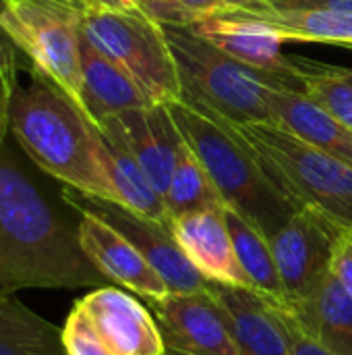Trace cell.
Here are the masks:
<instances>
[{"label": "cell", "instance_id": "37", "mask_svg": "<svg viewBox=\"0 0 352 355\" xmlns=\"http://www.w3.org/2000/svg\"><path fill=\"white\" fill-rule=\"evenodd\" d=\"M166 355H168V354H166Z\"/></svg>", "mask_w": 352, "mask_h": 355}, {"label": "cell", "instance_id": "15", "mask_svg": "<svg viewBox=\"0 0 352 355\" xmlns=\"http://www.w3.org/2000/svg\"><path fill=\"white\" fill-rule=\"evenodd\" d=\"M224 210L226 208L178 216L170 225L172 235L205 281L251 289L239 264Z\"/></svg>", "mask_w": 352, "mask_h": 355}, {"label": "cell", "instance_id": "20", "mask_svg": "<svg viewBox=\"0 0 352 355\" xmlns=\"http://www.w3.org/2000/svg\"><path fill=\"white\" fill-rule=\"evenodd\" d=\"M288 312L317 343L336 355H352V297L334 275Z\"/></svg>", "mask_w": 352, "mask_h": 355}, {"label": "cell", "instance_id": "36", "mask_svg": "<svg viewBox=\"0 0 352 355\" xmlns=\"http://www.w3.org/2000/svg\"><path fill=\"white\" fill-rule=\"evenodd\" d=\"M164 355H166V354H164Z\"/></svg>", "mask_w": 352, "mask_h": 355}, {"label": "cell", "instance_id": "19", "mask_svg": "<svg viewBox=\"0 0 352 355\" xmlns=\"http://www.w3.org/2000/svg\"><path fill=\"white\" fill-rule=\"evenodd\" d=\"M266 98L280 123H284L309 144L352 166V129L349 125L299 92L268 87Z\"/></svg>", "mask_w": 352, "mask_h": 355}, {"label": "cell", "instance_id": "33", "mask_svg": "<svg viewBox=\"0 0 352 355\" xmlns=\"http://www.w3.org/2000/svg\"><path fill=\"white\" fill-rule=\"evenodd\" d=\"M8 110H10V102H6L0 96V144L4 141V137L8 133Z\"/></svg>", "mask_w": 352, "mask_h": 355}, {"label": "cell", "instance_id": "13", "mask_svg": "<svg viewBox=\"0 0 352 355\" xmlns=\"http://www.w3.org/2000/svg\"><path fill=\"white\" fill-rule=\"evenodd\" d=\"M100 127L110 129L122 139L151 185L164 196L183 144V135L168 106L160 104L124 110L112 119H106Z\"/></svg>", "mask_w": 352, "mask_h": 355}, {"label": "cell", "instance_id": "21", "mask_svg": "<svg viewBox=\"0 0 352 355\" xmlns=\"http://www.w3.org/2000/svg\"><path fill=\"white\" fill-rule=\"evenodd\" d=\"M226 225L234 243V252L245 277L251 283V289L259 293L270 306L280 310H290V302L280 279L270 241L261 235L251 223H247L239 212L226 208L224 210Z\"/></svg>", "mask_w": 352, "mask_h": 355}, {"label": "cell", "instance_id": "5", "mask_svg": "<svg viewBox=\"0 0 352 355\" xmlns=\"http://www.w3.org/2000/svg\"><path fill=\"white\" fill-rule=\"evenodd\" d=\"M234 127L297 208H315L352 229L351 164L309 144L280 121Z\"/></svg>", "mask_w": 352, "mask_h": 355}, {"label": "cell", "instance_id": "27", "mask_svg": "<svg viewBox=\"0 0 352 355\" xmlns=\"http://www.w3.org/2000/svg\"><path fill=\"white\" fill-rule=\"evenodd\" d=\"M19 48L12 42V37L6 33V29L0 23V96L10 102L15 89L19 87L17 83V73H19Z\"/></svg>", "mask_w": 352, "mask_h": 355}, {"label": "cell", "instance_id": "24", "mask_svg": "<svg viewBox=\"0 0 352 355\" xmlns=\"http://www.w3.org/2000/svg\"><path fill=\"white\" fill-rule=\"evenodd\" d=\"M162 198L172 220L193 212L226 208L210 173L205 171V166L195 156V152L187 146L185 139L178 148L172 179Z\"/></svg>", "mask_w": 352, "mask_h": 355}, {"label": "cell", "instance_id": "2", "mask_svg": "<svg viewBox=\"0 0 352 355\" xmlns=\"http://www.w3.org/2000/svg\"><path fill=\"white\" fill-rule=\"evenodd\" d=\"M8 133L37 168L64 187L116 202L100 160V127L48 77L31 73V85L15 89Z\"/></svg>", "mask_w": 352, "mask_h": 355}, {"label": "cell", "instance_id": "22", "mask_svg": "<svg viewBox=\"0 0 352 355\" xmlns=\"http://www.w3.org/2000/svg\"><path fill=\"white\" fill-rule=\"evenodd\" d=\"M276 29L286 42H322L352 48V12L326 8H268L257 12L232 10Z\"/></svg>", "mask_w": 352, "mask_h": 355}, {"label": "cell", "instance_id": "16", "mask_svg": "<svg viewBox=\"0 0 352 355\" xmlns=\"http://www.w3.org/2000/svg\"><path fill=\"white\" fill-rule=\"evenodd\" d=\"M151 106L139 85L85 35L81 37V108L93 125L124 110Z\"/></svg>", "mask_w": 352, "mask_h": 355}, {"label": "cell", "instance_id": "28", "mask_svg": "<svg viewBox=\"0 0 352 355\" xmlns=\"http://www.w3.org/2000/svg\"><path fill=\"white\" fill-rule=\"evenodd\" d=\"M183 4L195 17V21L201 17L218 15V12H232V10L257 12V10L272 8L270 0H183Z\"/></svg>", "mask_w": 352, "mask_h": 355}, {"label": "cell", "instance_id": "10", "mask_svg": "<svg viewBox=\"0 0 352 355\" xmlns=\"http://www.w3.org/2000/svg\"><path fill=\"white\" fill-rule=\"evenodd\" d=\"M168 355H243L230 318L205 287L149 300Z\"/></svg>", "mask_w": 352, "mask_h": 355}, {"label": "cell", "instance_id": "35", "mask_svg": "<svg viewBox=\"0 0 352 355\" xmlns=\"http://www.w3.org/2000/svg\"><path fill=\"white\" fill-rule=\"evenodd\" d=\"M351 50H352V48H351Z\"/></svg>", "mask_w": 352, "mask_h": 355}, {"label": "cell", "instance_id": "31", "mask_svg": "<svg viewBox=\"0 0 352 355\" xmlns=\"http://www.w3.org/2000/svg\"><path fill=\"white\" fill-rule=\"evenodd\" d=\"M274 8H326L352 12V0H270Z\"/></svg>", "mask_w": 352, "mask_h": 355}, {"label": "cell", "instance_id": "12", "mask_svg": "<svg viewBox=\"0 0 352 355\" xmlns=\"http://www.w3.org/2000/svg\"><path fill=\"white\" fill-rule=\"evenodd\" d=\"M75 212L79 214V241L85 256L112 285L133 291L145 302L170 293L158 270L120 231L87 210Z\"/></svg>", "mask_w": 352, "mask_h": 355}, {"label": "cell", "instance_id": "1", "mask_svg": "<svg viewBox=\"0 0 352 355\" xmlns=\"http://www.w3.org/2000/svg\"><path fill=\"white\" fill-rule=\"evenodd\" d=\"M112 285L73 223L0 144V293Z\"/></svg>", "mask_w": 352, "mask_h": 355}, {"label": "cell", "instance_id": "4", "mask_svg": "<svg viewBox=\"0 0 352 355\" xmlns=\"http://www.w3.org/2000/svg\"><path fill=\"white\" fill-rule=\"evenodd\" d=\"M164 31L183 85L180 100L193 108L220 114L234 125L276 123L278 116L266 98L268 87L305 94V73L251 69L185 25H164Z\"/></svg>", "mask_w": 352, "mask_h": 355}, {"label": "cell", "instance_id": "26", "mask_svg": "<svg viewBox=\"0 0 352 355\" xmlns=\"http://www.w3.org/2000/svg\"><path fill=\"white\" fill-rule=\"evenodd\" d=\"M274 310H276V314L280 318V324H282L290 355H336L334 352H330L328 347H324L322 343H317L313 337H309L288 310H280V308H274Z\"/></svg>", "mask_w": 352, "mask_h": 355}, {"label": "cell", "instance_id": "11", "mask_svg": "<svg viewBox=\"0 0 352 355\" xmlns=\"http://www.w3.org/2000/svg\"><path fill=\"white\" fill-rule=\"evenodd\" d=\"M73 310L108 355L166 354L156 316L118 285L95 287L77 300Z\"/></svg>", "mask_w": 352, "mask_h": 355}, {"label": "cell", "instance_id": "6", "mask_svg": "<svg viewBox=\"0 0 352 355\" xmlns=\"http://www.w3.org/2000/svg\"><path fill=\"white\" fill-rule=\"evenodd\" d=\"M85 4V0H0V23L27 56L31 73L48 77L79 108Z\"/></svg>", "mask_w": 352, "mask_h": 355}, {"label": "cell", "instance_id": "30", "mask_svg": "<svg viewBox=\"0 0 352 355\" xmlns=\"http://www.w3.org/2000/svg\"><path fill=\"white\" fill-rule=\"evenodd\" d=\"M332 275L338 279V283L349 291L352 297V229H346L336 245L334 262H332Z\"/></svg>", "mask_w": 352, "mask_h": 355}, {"label": "cell", "instance_id": "25", "mask_svg": "<svg viewBox=\"0 0 352 355\" xmlns=\"http://www.w3.org/2000/svg\"><path fill=\"white\" fill-rule=\"evenodd\" d=\"M303 67V62L299 60ZM307 67H303L305 73V96L311 98L317 106H322L326 112L342 121L352 129V85L346 83L342 77H338L330 67L315 64L307 60Z\"/></svg>", "mask_w": 352, "mask_h": 355}, {"label": "cell", "instance_id": "14", "mask_svg": "<svg viewBox=\"0 0 352 355\" xmlns=\"http://www.w3.org/2000/svg\"><path fill=\"white\" fill-rule=\"evenodd\" d=\"M187 27L251 69L278 75L303 73L299 60L288 58L282 52V44L286 40L276 29L259 21L234 12H218L201 17Z\"/></svg>", "mask_w": 352, "mask_h": 355}, {"label": "cell", "instance_id": "3", "mask_svg": "<svg viewBox=\"0 0 352 355\" xmlns=\"http://www.w3.org/2000/svg\"><path fill=\"white\" fill-rule=\"evenodd\" d=\"M183 139L201 160L226 208L239 212L268 239L299 210L272 181L255 150L220 114L178 100L166 104Z\"/></svg>", "mask_w": 352, "mask_h": 355}, {"label": "cell", "instance_id": "17", "mask_svg": "<svg viewBox=\"0 0 352 355\" xmlns=\"http://www.w3.org/2000/svg\"><path fill=\"white\" fill-rule=\"evenodd\" d=\"M226 310L243 355H290L276 310L253 289L207 283Z\"/></svg>", "mask_w": 352, "mask_h": 355}, {"label": "cell", "instance_id": "9", "mask_svg": "<svg viewBox=\"0 0 352 355\" xmlns=\"http://www.w3.org/2000/svg\"><path fill=\"white\" fill-rule=\"evenodd\" d=\"M60 198L68 208L87 210L112 225L116 231H120L158 270L170 293H193L203 291L207 287L210 281H205L199 270L189 262L185 252L178 248L170 227L147 220L116 202L85 196L71 187H64Z\"/></svg>", "mask_w": 352, "mask_h": 355}, {"label": "cell", "instance_id": "7", "mask_svg": "<svg viewBox=\"0 0 352 355\" xmlns=\"http://www.w3.org/2000/svg\"><path fill=\"white\" fill-rule=\"evenodd\" d=\"M83 35L139 85L151 106H166L183 98L164 25L145 12L106 10L85 4Z\"/></svg>", "mask_w": 352, "mask_h": 355}, {"label": "cell", "instance_id": "34", "mask_svg": "<svg viewBox=\"0 0 352 355\" xmlns=\"http://www.w3.org/2000/svg\"><path fill=\"white\" fill-rule=\"evenodd\" d=\"M338 77H342L346 83H351L352 85V69H349V67H330Z\"/></svg>", "mask_w": 352, "mask_h": 355}, {"label": "cell", "instance_id": "29", "mask_svg": "<svg viewBox=\"0 0 352 355\" xmlns=\"http://www.w3.org/2000/svg\"><path fill=\"white\" fill-rule=\"evenodd\" d=\"M139 10L160 25H189L195 17L187 10L183 0H141Z\"/></svg>", "mask_w": 352, "mask_h": 355}, {"label": "cell", "instance_id": "8", "mask_svg": "<svg viewBox=\"0 0 352 355\" xmlns=\"http://www.w3.org/2000/svg\"><path fill=\"white\" fill-rule=\"evenodd\" d=\"M346 227L315 208H299L270 237V248L290 308L309 297L330 275L336 245Z\"/></svg>", "mask_w": 352, "mask_h": 355}, {"label": "cell", "instance_id": "23", "mask_svg": "<svg viewBox=\"0 0 352 355\" xmlns=\"http://www.w3.org/2000/svg\"><path fill=\"white\" fill-rule=\"evenodd\" d=\"M0 355H68L62 329L29 310L17 293H0Z\"/></svg>", "mask_w": 352, "mask_h": 355}, {"label": "cell", "instance_id": "32", "mask_svg": "<svg viewBox=\"0 0 352 355\" xmlns=\"http://www.w3.org/2000/svg\"><path fill=\"white\" fill-rule=\"evenodd\" d=\"M91 6L106 10H139L141 0H85Z\"/></svg>", "mask_w": 352, "mask_h": 355}, {"label": "cell", "instance_id": "18", "mask_svg": "<svg viewBox=\"0 0 352 355\" xmlns=\"http://www.w3.org/2000/svg\"><path fill=\"white\" fill-rule=\"evenodd\" d=\"M100 160L116 193V204L147 220L170 227L172 218L168 214L162 193L151 185V181L147 179L135 156L129 152V148L122 144V139L110 129L100 127Z\"/></svg>", "mask_w": 352, "mask_h": 355}]
</instances>
